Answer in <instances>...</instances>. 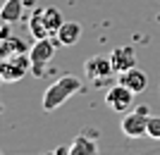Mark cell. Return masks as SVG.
Returning <instances> with one entry per match:
<instances>
[{
	"mask_svg": "<svg viewBox=\"0 0 160 155\" xmlns=\"http://www.w3.org/2000/svg\"><path fill=\"white\" fill-rule=\"evenodd\" d=\"M81 91V79L74 74H65L60 76L58 81H53L50 86L46 88V93H43V110L46 112H53L58 110L60 105H65L74 93H79Z\"/></svg>",
	"mask_w": 160,
	"mask_h": 155,
	"instance_id": "obj_1",
	"label": "cell"
},
{
	"mask_svg": "<svg viewBox=\"0 0 160 155\" xmlns=\"http://www.w3.org/2000/svg\"><path fill=\"white\" fill-rule=\"evenodd\" d=\"M31 57L29 53H22V55H12V57H5L0 62V76L5 84H14V81H22L24 76L29 74L31 69Z\"/></svg>",
	"mask_w": 160,
	"mask_h": 155,
	"instance_id": "obj_2",
	"label": "cell"
},
{
	"mask_svg": "<svg viewBox=\"0 0 160 155\" xmlns=\"http://www.w3.org/2000/svg\"><path fill=\"white\" fill-rule=\"evenodd\" d=\"M115 69L110 65V57H103V55H93L84 62V76H86L93 86H108V81L112 79Z\"/></svg>",
	"mask_w": 160,
	"mask_h": 155,
	"instance_id": "obj_3",
	"label": "cell"
},
{
	"mask_svg": "<svg viewBox=\"0 0 160 155\" xmlns=\"http://www.w3.org/2000/svg\"><path fill=\"white\" fill-rule=\"evenodd\" d=\"M60 46V41H58V36H53V38H41L36 41L31 46V50H29V57H31V65H33V74H41L43 72V67H46L48 62H50V57L55 55V48Z\"/></svg>",
	"mask_w": 160,
	"mask_h": 155,
	"instance_id": "obj_4",
	"label": "cell"
},
{
	"mask_svg": "<svg viewBox=\"0 0 160 155\" xmlns=\"http://www.w3.org/2000/svg\"><path fill=\"white\" fill-rule=\"evenodd\" d=\"M148 108L146 105H139L134 108V112H127L124 119H122V131L129 138H139V136L148 134Z\"/></svg>",
	"mask_w": 160,
	"mask_h": 155,
	"instance_id": "obj_5",
	"label": "cell"
},
{
	"mask_svg": "<svg viewBox=\"0 0 160 155\" xmlns=\"http://www.w3.org/2000/svg\"><path fill=\"white\" fill-rule=\"evenodd\" d=\"M134 91L132 88H127L124 84H112V86L108 88L105 93V105L110 110H115V112H129V108L134 105Z\"/></svg>",
	"mask_w": 160,
	"mask_h": 155,
	"instance_id": "obj_6",
	"label": "cell"
},
{
	"mask_svg": "<svg viewBox=\"0 0 160 155\" xmlns=\"http://www.w3.org/2000/svg\"><path fill=\"white\" fill-rule=\"evenodd\" d=\"M69 155H98V131L81 129L69 146Z\"/></svg>",
	"mask_w": 160,
	"mask_h": 155,
	"instance_id": "obj_7",
	"label": "cell"
},
{
	"mask_svg": "<svg viewBox=\"0 0 160 155\" xmlns=\"http://www.w3.org/2000/svg\"><path fill=\"white\" fill-rule=\"evenodd\" d=\"M108 57H110V65H112L115 74H122V72H127V69H134V67H136V53H134L132 46H120V48H115Z\"/></svg>",
	"mask_w": 160,
	"mask_h": 155,
	"instance_id": "obj_8",
	"label": "cell"
},
{
	"mask_svg": "<svg viewBox=\"0 0 160 155\" xmlns=\"http://www.w3.org/2000/svg\"><path fill=\"white\" fill-rule=\"evenodd\" d=\"M117 81H120V84H124L127 88H132L134 93H141V91H146V88H148V76H146V72H141L139 67L122 72Z\"/></svg>",
	"mask_w": 160,
	"mask_h": 155,
	"instance_id": "obj_9",
	"label": "cell"
},
{
	"mask_svg": "<svg viewBox=\"0 0 160 155\" xmlns=\"http://www.w3.org/2000/svg\"><path fill=\"white\" fill-rule=\"evenodd\" d=\"M29 31H31V36L36 41L53 38L50 31H48V27H46V19H43V10H41V7H36V10L31 12V17H29Z\"/></svg>",
	"mask_w": 160,
	"mask_h": 155,
	"instance_id": "obj_10",
	"label": "cell"
},
{
	"mask_svg": "<svg viewBox=\"0 0 160 155\" xmlns=\"http://www.w3.org/2000/svg\"><path fill=\"white\" fill-rule=\"evenodd\" d=\"M81 38V24L79 22H65L58 31V41L60 46H77V41Z\"/></svg>",
	"mask_w": 160,
	"mask_h": 155,
	"instance_id": "obj_11",
	"label": "cell"
},
{
	"mask_svg": "<svg viewBox=\"0 0 160 155\" xmlns=\"http://www.w3.org/2000/svg\"><path fill=\"white\" fill-rule=\"evenodd\" d=\"M31 48L19 38V36H7L2 38V46H0V55H2V60L5 57H12V55H22V53H29Z\"/></svg>",
	"mask_w": 160,
	"mask_h": 155,
	"instance_id": "obj_12",
	"label": "cell"
},
{
	"mask_svg": "<svg viewBox=\"0 0 160 155\" xmlns=\"http://www.w3.org/2000/svg\"><path fill=\"white\" fill-rule=\"evenodd\" d=\"M24 14V2L22 0H5L2 5V12H0V19L12 24V22H19V17Z\"/></svg>",
	"mask_w": 160,
	"mask_h": 155,
	"instance_id": "obj_13",
	"label": "cell"
},
{
	"mask_svg": "<svg viewBox=\"0 0 160 155\" xmlns=\"http://www.w3.org/2000/svg\"><path fill=\"white\" fill-rule=\"evenodd\" d=\"M41 10H43V19H46V27H48V31H50V36H58L60 27L65 24L60 10H55V7H41Z\"/></svg>",
	"mask_w": 160,
	"mask_h": 155,
	"instance_id": "obj_14",
	"label": "cell"
},
{
	"mask_svg": "<svg viewBox=\"0 0 160 155\" xmlns=\"http://www.w3.org/2000/svg\"><path fill=\"white\" fill-rule=\"evenodd\" d=\"M146 136L160 141V115H151L148 117V134Z\"/></svg>",
	"mask_w": 160,
	"mask_h": 155,
	"instance_id": "obj_15",
	"label": "cell"
},
{
	"mask_svg": "<svg viewBox=\"0 0 160 155\" xmlns=\"http://www.w3.org/2000/svg\"><path fill=\"white\" fill-rule=\"evenodd\" d=\"M55 155H69V148H67V146H60V148L55 150Z\"/></svg>",
	"mask_w": 160,
	"mask_h": 155,
	"instance_id": "obj_16",
	"label": "cell"
},
{
	"mask_svg": "<svg viewBox=\"0 0 160 155\" xmlns=\"http://www.w3.org/2000/svg\"><path fill=\"white\" fill-rule=\"evenodd\" d=\"M43 155H55V150H48V153H43Z\"/></svg>",
	"mask_w": 160,
	"mask_h": 155,
	"instance_id": "obj_17",
	"label": "cell"
}]
</instances>
